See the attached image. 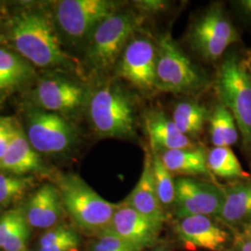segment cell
I'll use <instances>...</instances> for the list:
<instances>
[{
	"label": "cell",
	"mask_w": 251,
	"mask_h": 251,
	"mask_svg": "<svg viewBox=\"0 0 251 251\" xmlns=\"http://www.w3.org/2000/svg\"><path fill=\"white\" fill-rule=\"evenodd\" d=\"M218 217L231 225L251 217V182L225 190L224 202Z\"/></svg>",
	"instance_id": "obj_20"
},
{
	"label": "cell",
	"mask_w": 251,
	"mask_h": 251,
	"mask_svg": "<svg viewBox=\"0 0 251 251\" xmlns=\"http://www.w3.org/2000/svg\"><path fill=\"white\" fill-rule=\"evenodd\" d=\"M34 180L27 176L0 173V206H9L23 198L33 185Z\"/></svg>",
	"instance_id": "obj_26"
},
{
	"label": "cell",
	"mask_w": 251,
	"mask_h": 251,
	"mask_svg": "<svg viewBox=\"0 0 251 251\" xmlns=\"http://www.w3.org/2000/svg\"><path fill=\"white\" fill-rule=\"evenodd\" d=\"M35 98L47 112L64 113L80 106L84 100V90L72 81L48 78L39 82Z\"/></svg>",
	"instance_id": "obj_13"
},
{
	"label": "cell",
	"mask_w": 251,
	"mask_h": 251,
	"mask_svg": "<svg viewBox=\"0 0 251 251\" xmlns=\"http://www.w3.org/2000/svg\"><path fill=\"white\" fill-rule=\"evenodd\" d=\"M209 171L225 179L243 178L246 173L237 156L230 147H214L206 155Z\"/></svg>",
	"instance_id": "obj_24"
},
{
	"label": "cell",
	"mask_w": 251,
	"mask_h": 251,
	"mask_svg": "<svg viewBox=\"0 0 251 251\" xmlns=\"http://www.w3.org/2000/svg\"><path fill=\"white\" fill-rule=\"evenodd\" d=\"M78 248H79V240L63 243L52 247L40 248L39 251H78Z\"/></svg>",
	"instance_id": "obj_33"
},
{
	"label": "cell",
	"mask_w": 251,
	"mask_h": 251,
	"mask_svg": "<svg viewBox=\"0 0 251 251\" xmlns=\"http://www.w3.org/2000/svg\"><path fill=\"white\" fill-rule=\"evenodd\" d=\"M124 204L143 215L164 223L166 217L153 182L152 153L146 151L141 177L132 192L126 198Z\"/></svg>",
	"instance_id": "obj_15"
},
{
	"label": "cell",
	"mask_w": 251,
	"mask_h": 251,
	"mask_svg": "<svg viewBox=\"0 0 251 251\" xmlns=\"http://www.w3.org/2000/svg\"><path fill=\"white\" fill-rule=\"evenodd\" d=\"M31 74L32 68L25 59L0 48V91L17 87Z\"/></svg>",
	"instance_id": "obj_22"
},
{
	"label": "cell",
	"mask_w": 251,
	"mask_h": 251,
	"mask_svg": "<svg viewBox=\"0 0 251 251\" xmlns=\"http://www.w3.org/2000/svg\"><path fill=\"white\" fill-rule=\"evenodd\" d=\"M188 40L200 56L214 61L237 40V33L223 9L216 6L195 22L190 29Z\"/></svg>",
	"instance_id": "obj_7"
},
{
	"label": "cell",
	"mask_w": 251,
	"mask_h": 251,
	"mask_svg": "<svg viewBox=\"0 0 251 251\" xmlns=\"http://www.w3.org/2000/svg\"><path fill=\"white\" fill-rule=\"evenodd\" d=\"M210 140L214 147H230L238 141V127L231 112L218 104L210 117Z\"/></svg>",
	"instance_id": "obj_21"
},
{
	"label": "cell",
	"mask_w": 251,
	"mask_h": 251,
	"mask_svg": "<svg viewBox=\"0 0 251 251\" xmlns=\"http://www.w3.org/2000/svg\"><path fill=\"white\" fill-rule=\"evenodd\" d=\"M146 128L153 150L171 151L193 148L190 138L179 132L173 120L160 112L149 114Z\"/></svg>",
	"instance_id": "obj_18"
},
{
	"label": "cell",
	"mask_w": 251,
	"mask_h": 251,
	"mask_svg": "<svg viewBox=\"0 0 251 251\" xmlns=\"http://www.w3.org/2000/svg\"><path fill=\"white\" fill-rule=\"evenodd\" d=\"M143 23L144 17L132 10H117L105 19L91 34L88 50L90 64L97 70L114 66Z\"/></svg>",
	"instance_id": "obj_4"
},
{
	"label": "cell",
	"mask_w": 251,
	"mask_h": 251,
	"mask_svg": "<svg viewBox=\"0 0 251 251\" xmlns=\"http://www.w3.org/2000/svg\"><path fill=\"white\" fill-rule=\"evenodd\" d=\"M236 251H251V240H244L238 245Z\"/></svg>",
	"instance_id": "obj_35"
},
{
	"label": "cell",
	"mask_w": 251,
	"mask_h": 251,
	"mask_svg": "<svg viewBox=\"0 0 251 251\" xmlns=\"http://www.w3.org/2000/svg\"><path fill=\"white\" fill-rule=\"evenodd\" d=\"M135 7L142 13H157L165 10L168 3L161 0H143L136 1Z\"/></svg>",
	"instance_id": "obj_32"
},
{
	"label": "cell",
	"mask_w": 251,
	"mask_h": 251,
	"mask_svg": "<svg viewBox=\"0 0 251 251\" xmlns=\"http://www.w3.org/2000/svg\"><path fill=\"white\" fill-rule=\"evenodd\" d=\"M42 170V162L29 143L26 134L20 128L12 137L9 147L0 159V171L25 177Z\"/></svg>",
	"instance_id": "obj_16"
},
{
	"label": "cell",
	"mask_w": 251,
	"mask_h": 251,
	"mask_svg": "<svg viewBox=\"0 0 251 251\" xmlns=\"http://www.w3.org/2000/svg\"><path fill=\"white\" fill-rule=\"evenodd\" d=\"M217 89L245 143L251 144V75L235 57L227 58L221 65Z\"/></svg>",
	"instance_id": "obj_5"
},
{
	"label": "cell",
	"mask_w": 251,
	"mask_h": 251,
	"mask_svg": "<svg viewBox=\"0 0 251 251\" xmlns=\"http://www.w3.org/2000/svg\"><path fill=\"white\" fill-rule=\"evenodd\" d=\"M134 101L116 83H108L94 92L90 117L95 131L103 137L131 138L136 133Z\"/></svg>",
	"instance_id": "obj_3"
},
{
	"label": "cell",
	"mask_w": 251,
	"mask_h": 251,
	"mask_svg": "<svg viewBox=\"0 0 251 251\" xmlns=\"http://www.w3.org/2000/svg\"><path fill=\"white\" fill-rule=\"evenodd\" d=\"M152 177L157 197L162 206H171L175 200V181L171 172L162 162L159 153L152 150Z\"/></svg>",
	"instance_id": "obj_25"
},
{
	"label": "cell",
	"mask_w": 251,
	"mask_h": 251,
	"mask_svg": "<svg viewBox=\"0 0 251 251\" xmlns=\"http://www.w3.org/2000/svg\"><path fill=\"white\" fill-rule=\"evenodd\" d=\"M63 206L81 229L100 233L110 227L118 205L101 198L80 177L66 174L58 179Z\"/></svg>",
	"instance_id": "obj_2"
},
{
	"label": "cell",
	"mask_w": 251,
	"mask_h": 251,
	"mask_svg": "<svg viewBox=\"0 0 251 251\" xmlns=\"http://www.w3.org/2000/svg\"><path fill=\"white\" fill-rule=\"evenodd\" d=\"M26 218L21 209H11L0 218V248H3L9 236Z\"/></svg>",
	"instance_id": "obj_28"
},
{
	"label": "cell",
	"mask_w": 251,
	"mask_h": 251,
	"mask_svg": "<svg viewBox=\"0 0 251 251\" xmlns=\"http://www.w3.org/2000/svg\"><path fill=\"white\" fill-rule=\"evenodd\" d=\"M243 65L245 66V68L247 69V71L251 75V48L249 50V51L247 52L246 58L242 62Z\"/></svg>",
	"instance_id": "obj_34"
},
{
	"label": "cell",
	"mask_w": 251,
	"mask_h": 251,
	"mask_svg": "<svg viewBox=\"0 0 251 251\" xmlns=\"http://www.w3.org/2000/svg\"><path fill=\"white\" fill-rule=\"evenodd\" d=\"M77 240H79V238L73 230L65 228L63 226H59L44 233L43 236L40 238L39 245L40 248H46Z\"/></svg>",
	"instance_id": "obj_29"
},
{
	"label": "cell",
	"mask_w": 251,
	"mask_h": 251,
	"mask_svg": "<svg viewBox=\"0 0 251 251\" xmlns=\"http://www.w3.org/2000/svg\"><path fill=\"white\" fill-rule=\"evenodd\" d=\"M10 34L19 53L38 67L60 65L67 60L50 21L41 12L21 13Z\"/></svg>",
	"instance_id": "obj_1"
},
{
	"label": "cell",
	"mask_w": 251,
	"mask_h": 251,
	"mask_svg": "<svg viewBox=\"0 0 251 251\" xmlns=\"http://www.w3.org/2000/svg\"><path fill=\"white\" fill-rule=\"evenodd\" d=\"M159 155L171 173L182 175H207L209 173L206 153L202 149L187 148L164 151Z\"/></svg>",
	"instance_id": "obj_19"
},
{
	"label": "cell",
	"mask_w": 251,
	"mask_h": 251,
	"mask_svg": "<svg viewBox=\"0 0 251 251\" xmlns=\"http://www.w3.org/2000/svg\"><path fill=\"white\" fill-rule=\"evenodd\" d=\"M240 6L242 7L243 10L251 15V0H243L240 1Z\"/></svg>",
	"instance_id": "obj_36"
},
{
	"label": "cell",
	"mask_w": 251,
	"mask_h": 251,
	"mask_svg": "<svg viewBox=\"0 0 251 251\" xmlns=\"http://www.w3.org/2000/svg\"><path fill=\"white\" fill-rule=\"evenodd\" d=\"M26 220L19 225L3 246L4 251H25L30 237V230Z\"/></svg>",
	"instance_id": "obj_30"
},
{
	"label": "cell",
	"mask_w": 251,
	"mask_h": 251,
	"mask_svg": "<svg viewBox=\"0 0 251 251\" xmlns=\"http://www.w3.org/2000/svg\"></svg>",
	"instance_id": "obj_39"
},
{
	"label": "cell",
	"mask_w": 251,
	"mask_h": 251,
	"mask_svg": "<svg viewBox=\"0 0 251 251\" xmlns=\"http://www.w3.org/2000/svg\"><path fill=\"white\" fill-rule=\"evenodd\" d=\"M225 191L192 178L175 180V212L180 219L190 216H218Z\"/></svg>",
	"instance_id": "obj_11"
},
{
	"label": "cell",
	"mask_w": 251,
	"mask_h": 251,
	"mask_svg": "<svg viewBox=\"0 0 251 251\" xmlns=\"http://www.w3.org/2000/svg\"><path fill=\"white\" fill-rule=\"evenodd\" d=\"M0 40H1V36H0Z\"/></svg>",
	"instance_id": "obj_38"
},
{
	"label": "cell",
	"mask_w": 251,
	"mask_h": 251,
	"mask_svg": "<svg viewBox=\"0 0 251 251\" xmlns=\"http://www.w3.org/2000/svg\"><path fill=\"white\" fill-rule=\"evenodd\" d=\"M117 11V3L107 0H63L57 4L56 18L67 36L80 39Z\"/></svg>",
	"instance_id": "obj_8"
},
{
	"label": "cell",
	"mask_w": 251,
	"mask_h": 251,
	"mask_svg": "<svg viewBox=\"0 0 251 251\" xmlns=\"http://www.w3.org/2000/svg\"><path fill=\"white\" fill-rule=\"evenodd\" d=\"M207 111L195 101L179 102L173 112V122L179 132L190 138L199 134L207 119Z\"/></svg>",
	"instance_id": "obj_23"
},
{
	"label": "cell",
	"mask_w": 251,
	"mask_h": 251,
	"mask_svg": "<svg viewBox=\"0 0 251 251\" xmlns=\"http://www.w3.org/2000/svg\"><path fill=\"white\" fill-rule=\"evenodd\" d=\"M157 50L146 37H134L126 47L117 64V75L142 91L155 89Z\"/></svg>",
	"instance_id": "obj_10"
},
{
	"label": "cell",
	"mask_w": 251,
	"mask_h": 251,
	"mask_svg": "<svg viewBox=\"0 0 251 251\" xmlns=\"http://www.w3.org/2000/svg\"><path fill=\"white\" fill-rule=\"evenodd\" d=\"M100 235L99 240L92 247V251H140L130 243L107 230Z\"/></svg>",
	"instance_id": "obj_27"
},
{
	"label": "cell",
	"mask_w": 251,
	"mask_h": 251,
	"mask_svg": "<svg viewBox=\"0 0 251 251\" xmlns=\"http://www.w3.org/2000/svg\"><path fill=\"white\" fill-rule=\"evenodd\" d=\"M246 236L248 237V239L251 240V223L246 227Z\"/></svg>",
	"instance_id": "obj_37"
},
{
	"label": "cell",
	"mask_w": 251,
	"mask_h": 251,
	"mask_svg": "<svg viewBox=\"0 0 251 251\" xmlns=\"http://www.w3.org/2000/svg\"><path fill=\"white\" fill-rule=\"evenodd\" d=\"M161 227L160 222L143 215L123 203L117 206L107 231L141 251L156 243Z\"/></svg>",
	"instance_id": "obj_12"
},
{
	"label": "cell",
	"mask_w": 251,
	"mask_h": 251,
	"mask_svg": "<svg viewBox=\"0 0 251 251\" xmlns=\"http://www.w3.org/2000/svg\"><path fill=\"white\" fill-rule=\"evenodd\" d=\"M17 127L18 126L12 118L0 117V159L7 151Z\"/></svg>",
	"instance_id": "obj_31"
},
{
	"label": "cell",
	"mask_w": 251,
	"mask_h": 251,
	"mask_svg": "<svg viewBox=\"0 0 251 251\" xmlns=\"http://www.w3.org/2000/svg\"><path fill=\"white\" fill-rule=\"evenodd\" d=\"M156 50V90L171 93H186L198 90L202 86L203 77L197 67L170 34L162 36Z\"/></svg>",
	"instance_id": "obj_6"
},
{
	"label": "cell",
	"mask_w": 251,
	"mask_h": 251,
	"mask_svg": "<svg viewBox=\"0 0 251 251\" xmlns=\"http://www.w3.org/2000/svg\"><path fill=\"white\" fill-rule=\"evenodd\" d=\"M63 200L57 187L45 184L36 190L27 206L28 225L46 229L58 223L63 213Z\"/></svg>",
	"instance_id": "obj_17"
},
{
	"label": "cell",
	"mask_w": 251,
	"mask_h": 251,
	"mask_svg": "<svg viewBox=\"0 0 251 251\" xmlns=\"http://www.w3.org/2000/svg\"><path fill=\"white\" fill-rule=\"evenodd\" d=\"M177 231L189 250L218 251L228 240V233L207 216H190L180 219Z\"/></svg>",
	"instance_id": "obj_14"
},
{
	"label": "cell",
	"mask_w": 251,
	"mask_h": 251,
	"mask_svg": "<svg viewBox=\"0 0 251 251\" xmlns=\"http://www.w3.org/2000/svg\"><path fill=\"white\" fill-rule=\"evenodd\" d=\"M27 138L37 152L55 154L67 151L75 141V129L58 114L36 110L29 114Z\"/></svg>",
	"instance_id": "obj_9"
}]
</instances>
